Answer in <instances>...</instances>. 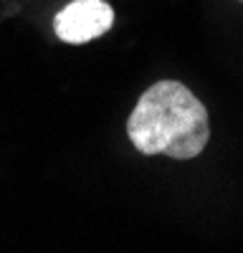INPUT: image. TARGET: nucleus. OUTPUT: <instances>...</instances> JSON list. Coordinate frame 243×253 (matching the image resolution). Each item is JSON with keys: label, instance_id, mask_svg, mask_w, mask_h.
<instances>
[{"label": "nucleus", "instance_id": "obj_1", "mask_svg": "<svg viewBox=\"0 0 243 253\" xmlns=\"http://www.w3.org/2000/svg\"><path fill=\"white\" fill-rule=\"evenodd\" d=\"M127 134L142 155L193 160L210 139V119L185 84L165 79L139 96L127 119Z\"/></svg>", "mask_w": 243, "mask_h": 253}, {"label": "nucleus", "instance_id": "obj_2", "mask_svg": "<svg viewBox=\"0 0 243 253\" xmlns=\"http://www.w3.org/2000/svg\"><path fill=\"white\" fill-rule=\"evenodd\" d=\"M114 26V10L104 0H74L53 18V33L71 46L104 36Z\"/></svg>", "mask_w": 243, "mask_h": 253}, {"label": "nucleus", "instance_id": "obj_3", "mask_svg": "<svg viewBox=\"0 0 243 253\" xmlns=\"http://www.w3.org/2000/svg\"><path fill=\"white\" fill-rule=\"evenodd\" d=\"M241 3H243V0H241Z\"/></svg>", "mask_w": 243, "mask_h": 253}]
</instances>
